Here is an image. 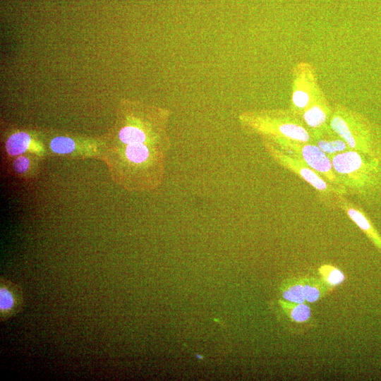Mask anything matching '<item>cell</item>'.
<instances>
[{
	"label": "cell",
	"instance_id": "cell-9",
	"mask_svg": "<svg viewBox=\"0 0 381 381\" xmlns=\"http://www.w3.org/2000/svg\"><path fill=\"white\" fill-rule=\"evenodd\" d=\"M42 159L30 154L21 155L9 159L10 172L15 176L25 180L37 177L40 161Z\"/></svg>",
	"mask_w": 381,
	"mask_h": 381
},
{
	"label": "cell",
	"instance_id": "cell-11",
	"mask_svg": "<svg viewBox=\"0 0 381 381\" xmlns=\"http://www.w3.org/2000/svg\"><path fill=\"white\" fill-rule=\"evenodd\" d=\"M332 291L320 278L304 277V296L306 302L310 303H315Z\"/></svg>",
	"mask_w": 381,
	"mask_h": 381
},
{
	"label": "cell",
	"instance_id": "cell-1",
	"mask_svg": "<svg viewBox=\"0 0 381 381\" xmlns=\"http://www.w3.org/2000/svg\"><path fill=\"white\" fill-rule=\"evenodd\" d=\"M117 123L102 137V159L113 181L126 190L144 192L163 182L170 149L169 111L139 104L124 105Z\"/></svg>",
	"mask_w": 381,
	"mask_h": 381
},
{
	"label": "cell",
	"instance_id": "cell-3",
	"mask_svg": "<svg viewBox=\"0 0 381 381\" xmlns=\"http://www.w3.org/2000/svg\"><path fill=\"white\" fill-rule=\"evenodd\" d=\"M264 145L266 151L277 163L313 187L322 200L325 202L326 205L338 206L339 198L344 195L346 192L325 181L301 159L284 152L271 143L264 140Z\"/></svg>",
	"mask_w": 381,
	"mask_h": 381
},
{
	"label": "cell",
	"instance_id": "cell-7",
	"mask_svg": "<svg viewBox=\"0 0 381 381\" xmlns=\"http://www.w3.org/2000/svg\"><path fill=\"white\" fill-rule=\"evenodd\" d=\"M282 316L294 334H303L315 327L311 308L306 303H297L278 300Z\"/></svg>",
	"mask_w": 381,
	"mask_h": 381
},
{
	"label": "cell",
	"instance_id": "cell-15",
	"mask_svg": "<svg viewBox=\"0 0 381 381\" xmlns=\"http://www.w3.org/2000/svg\"><path fill=\"white\" fill-rule=\"evenodd\" d=\"M16 305V297L12 291L6 286L0 289V310L4 314L13 310Z\"/></svg>",
	"mask_w": 381,
	"mask_h": 381
},
{
	"label": "cell",
	"instance_id": "cell-10",
	"mask_svg": "<svg viewBox=\"0 0 381 381\" xmlns=\"http://www.w3.org/2000/svg\"><path fill=\"white\" fill-rule=\"evenodd\" d=\"M283 300L292 303H306L304 277H293L282 282L279 287Z\"/></svg>",
	"mask_w": 381,
	"mask_h": 381
},
{
	"label": "cell",
	"instance_id": "cell-12",
	"mask_svg": "<svg viewBox=\"0 0 381 381\" xmlns=\"http://www.w3.org/2000/svg\"><path fill=\"white\" fill-rule=\"evenodd\" d=\"M318 272L320 279L332 291L346 279V275L343 271L330 264L320 265Z\"/></svg>",
	"mask_w": 381,
	"mask_h": 381
},
{
	"label": "cell",
	"instance_id": "cell-14",
	"mask_svg": "<svg viewBox=\"0 0 381 381\" xmlns=\"http://www.w3.org/2000/svg\"><path fill=\"white\" fill-rule=\"evenodd\" d=\"M303 117L308 126L318 128L326 121L327 114L320 105L314 104L304 111Z\"/></svg>",
	"mask_w": 381,
	"mask_h": 381
},
{
	"label": "cell",
	"instance_id": "cell-8",
	"mask_svg": "<svg viewBox=\"0 0 381 381\" xmlns=\"http://www.w3.org/2000/svg\"><path fill=\"white\" fill-rule=\"evenodd\" d=\"M338 206L343 209L350 219L362 231L381 253V235L367 215L361 209L349 202L344 195L339 198Z\"/></svg>",
	"mask_w": 381,
	"mask_h": 381
},
{
	"label": "cell",
	"instance_id": "cell-5",
	"mask_svg": "<svg viewBox=\"0 0 381 381\" xmlns=\"http://www.w3.org/2000/svg\"><path fill=\"white\" fill-rule=\"evenodd\" d=\"M48 155L71 159H102L101 138L42 134Z\"/></svg>",
	"mask_w": 381,
	"mask_h": 381
},
{
	"label": "cell",
	"instance_id": "cell-13",
	"mask_svg": "<svg viewBox=\"0 0 381 381\" xmlns=\"http://www.w3.org/2000/svg\"><path fill=\"white\" fill-rule=\"evenodd\" d=\"M323 152L329 157L336 154L350 150L349 147L340 137L335 138H319L316 144Z\"/></svg>",
	"mask_w": 381,
	"mask_h": 381
},
{
	"label": "cell",
	"instance_id": "cell-4",
	"mask_svg": "<svg viewBox=\"0 0 381 381\" xmlns=\"http://www.w3.org/2000/svg\"><path fill=\"white\" fill-rule=\"evenodd\" d=\"M264 140L271 143L284 152L301 159L325 181L346 192L333 169L330 157L318 145L290 140L276 141Z\"/></svg>",
	"mask_w": 381,
	"mask_h": 381
},
{
	"label": "cell",
	"instance_id": "cell-2",
	"mask_svg": "<svg viewBox=\"0 0 381 381\" xmlns=\"http://www.w3.org/2000/svg\"><path fill=\"white\" fill-rule=\"evenodd\" d=\"M332 166L346 190L360 194L377 173L380 159L373 158L360 152L348 150L330 157Z\"/></svg>",
	"mask_w": 381,
	"mask_h": 381
},
{
	"label": "cell",
	"instance_id": "cell-6",
	"mask_svg": "<svg viewBox=\"0 0 381 381\" xmlns=\"http://www.w3.org/2000/svg\"><path fill=\"white\" fill-rule=\"evenodd\" d=\"M4 153L8 159L30 154L41 159L48 156L42 134L26 131H14L4 143Z\"/></svg>",
	"mask_w": 381,
	"mask_h": 381
},
{
	"label": "cell",
	"instance_id": "cell-16",
	"mask_svg": "<svg viewBox=\"0 0 381 381\" xmlns=\"http://www.w3.org/2000/svg\"><path fill=\"white\" fill-rule=\"evenodd\" d=\"M292 101L297 108L304 109L310 102V96L306 92L298 90L293 93Z\"/></svg>",
	"mask_w": 381,
	"mask_h": 381
}]
</instances>
